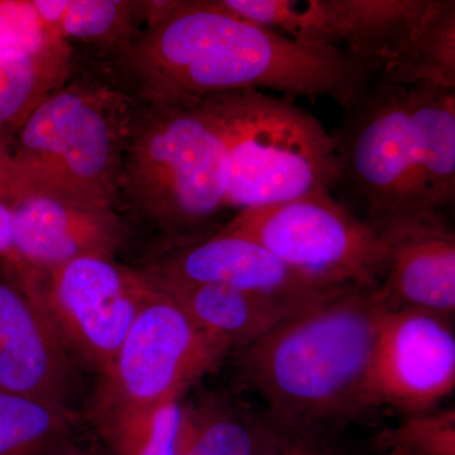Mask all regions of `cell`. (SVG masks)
Masks as SVG:
<instances>
[{
    "instance_id": "7402d4cb",
    "label": "cell",
    "mask_w": 455,
    "mask_h": 455,
    "mask_svg": "<svg viewBox=\"0 0 455 455\" xmlns=\"http://www.w3.org/2000/svg\"><path fill=\"white\" fill-rule=\"evenodd\" d=\"M76 423L65 407L0 390V455H47Z\"/></svg>"
},
{
    "instance_id": "ba28073f",
    "label": "cell",
    "mask_w": 455,
    "mask_h": 455,
    "mask_svg": "<svg viewBox=\"0 0 455 455\" xmlns=\"http://www.w3.org/2000/svg\"><path fill=\"white\" fill-rule=\"evenodd\" d=\"M229 353L227 344L203 331L155 283L109 372L101 377L94 405L154 406L180 400Z\"/></svg>"
},
{
    "instance_id": "5bb4252c",
    "label": "cell",
    "mask_w": 455,
    "mask_h": 455,
    "mask_svg": "<svg viewBox=\"0 0 455 455\" xmlns=\"http://www.w3.org/2000/svg\"><path fill=\"white\" fill-rule=\"evenodd\" d=\"M146 271L180 283L223 284L271 295H313L348 289L307 276L248 236L226 229L209 238L171 248Z\"/></svg>"
},
{
    "instance_id": "5b68a950",
    "label": "cell",
    "mask_w": 455,
    "mask_h": 455,
    "mask_svg": "<svg viewBox=\"0 0 455 455\" xmlns=\"http://www.w3.org/2000/svg\"><path fill=\"white\" fill-rule=\"evenodd\" d=\"M203 98L226 140L228 208L239 212L339 188L333 134L291 99L259 90Z\"/></svg>"
},
{
    "instance_id": "603a6c76",
    "label": "cell",
    "mask_w": 455,
    "mask_h": 455,
    "mask_svg": "<svg viewBox=\"0 0 455 455\" xmlns=\"http://www.w3.org/2000/svg\"><path fill=\"white\" fill-rule=\"evenodd\" d=\"M140 20L137 2L132 0H70L59 36L94 44L114 56L139 36Z\"/></svg>"
},
{
    "instance_id": "6da1fadb",
    "label": "cell",
    "mask_w": 455,
    "mask_h": 455,
    "mask_svg": "<svg viewBox=\"0 0 455 455\" xmlns=\"http://www.w3.org/2000/svg\"><path fill=\"white\" fill-rule=\"evenodd\" d=\"M116 85L136 103L239 90L357 103L376 70L339 47L307 46L245 20L220 0H180L163 22L114 55Z\"/></svg>"
},
{
    "instance_id": "8992f818",
    "label": "cell",
    "mask_w": 455,
    "mask_h": 455,
    "mask_svg": "<svg viewBox=\"0 0 455 455\" xmlns=\"http://www.w3.org/2000/svg\"><path fill=\"white\" fill-rule=\"evenodd\" d=\"M223 229L248 236L290 267L322 283L359 289L381 286V239L331 194L243 209Z\"/></svg>"
},
{
    "instance_id": "ffe728a7",
    "label": "cell",
    "mask_w": 455,
    "mask_h": 455,
    "mask_svg": "<svg viewBox=\"0 0 455 455\" xmlns=\"http://www.w3.org/2000/svg\"><path fill=\"white\" fill-rule=\"evenodd\" d=\"M94 405L92 421L116 455H178L181 403Z\"/></svg>"
},
{
    "instance_id": "52a82bcc",
    "label": "cell",
    "mask_w": 455,
    "mask_h": 455,
    "mask_svg": "<svg viewBox=\"0 0 455 455\" xmlns=\"http://www.w3.org/2000/svg\"><path fill=\"white\" fill-rule=\"evenodd\" d=\"M333 134L340 184L366 206L368 226L442 212L431 205L416 163L407 88L374 79Z\"/></svg>"
},
{
    "instance_id": "4fadbf2b",
    "label": "cell",
    "mask_w": 455,
    "mask_h": 455,
    "mask_svg": "<svg viewBox=\"0 0 455 455\" xmlns=\"http://www.w3.org/2000/svg\"><path fill=\"white\" fill-rule=\"evenodd\" d=\"M385 248L381 286L390 309L455 311V235L442 212L374 228Z\"/></svg>"
},
{
    "instance_id": "277c9868",
    "label": "cell",
    "mask_w": 455,
    "mask_h": 455,
    "mask_svg": "<svg viewBox=\"0 0 455 455\" xmlns=\"http://www.w3.org/2000/svg\"><path fill=\"white\" fill-rule=\"evenodd\" d=\"M136 103L114 82H68L12 140L33 194L116 208Z\"/></svg>"
},
{
    "instance_id": "4316f807",
    "label": "cell",
    "mask_w": 455,
    "mask_h": 455,
    "mask_svg": "<svg viewBox=\"0 0 455 455\" xmlns=\"http://www.w3.org/2000/svg\"><path fill=\"white\" fill-rule=\"evenodd\" d=\"M31 194V182L14 157L12 143L0 137V203L13 208L20 200Z\"/></svg>"
},
{
    "instance_id": "9a60e30c",
    "label": "cell",
    "mask_w": 455,
    "mask_h": 455,
    "mask_svg": "<svg viewBox=\"0 0 455 455\" xmlns=\"http://www.w3.org/2000/svg\"><path fill=\"white\" fill-rule=\"evenodd\" d=\"M146 272L203 331L223 341L230 350L241 348L317 302L357 289L348 287L313 295H271L223 284L180 283Z\"/></svg>"
},
{
    "instance_id": "3957f363",
    "label": "cell",
    "mask_w": 455,
    "mask_h": 455,
    "mask_svg": "<svg viewBox=\"0 0 455 455\" xmlns=\"http://www.w3.org/2000/svg\"><path fill=\"white\" fill-rule=\"evenodd\" d=\"M228 188L226 140L205 99L136 103L118 204L175 248L196 242L228 208Z\"/></svg>"
},
{
    "instance_id": "d6986e66",
    "label": "cell",
    "mask_w": 455,
    "mask_h": 455,
    "mask_svg": "<svg viewBox=\"0 0 455 455\" xmlns=\"http://www.w3.org/2000/svg\"><path fill=\"white\" fill-rule=\"evenodd\" d=\"M74 49L51 36L32 52H0V137L12 143L29 116L70 79Z\"/></svg>"
},
{
    "instance_id": "4dcf8cb0",
    "label": "cell",
    "mask_w": 455,
    "mask_h": 455,
    "mask_svg": "<svg viewBox=\"0 0 455 455\" xmlns=\"http://www.w3.org/2000/svg\"><path fill=\"white\" fill-rule=\"evenodd\" d=\"M386 454H387V455H405L403 453H401V451H386Z\"/></svg>"
},
{
    "instance_id": "f1b7e54d",
    "label": "cell",
    "mask_w": 455,
    "mask_h": 455,
    "mask_svg": "<svg viewBox=\"0 0 455 455\" xmlns=\"http://www.w3.org/2000/svg\"><path fill=\"white\" fill-rule=\"evenodd\" d=\"M68 3L70 0H32L33 8L41 25L51 35L59 36L60 27L64 20Z\"/></svg>"
},
{
    "instance_id": "7a4b0ae2",
    "label": "cell",
    "mask_w": 455,
    "mask_h": 455,
    "mask_svg": "<svg viewBox=\"0 0 455 455\" xmlns=\"http://www.w3.org/2000/svg\"><path fill=\"white\" fill-rule=\"evenodd\" d=\"M388 309L382 286L317 302L235 349L238 381L283 433L341 436L372 411L368 371Z\"/></svg>"
},
{
    "instance_id": "484cf974",
    "label": "cell",
    "mask_w": 455,
    "mask_h": 455,
    "mask_svg": "<svg viewBox=\"0 0 455 455\" xmlns=\"http://www.w3.org/2000/svg\"><path fill=\"white\" fill-rule=\"evenodd\" d=\"M263 455H353L341 436L281 433L280 438Z\"/></svg>"
},
{
    "instance_id": "83f0119b",
    "label": "cell",
    "mask_w": 455,
    "mask_h": 455,
    "mask_svg": "<svg viewBox=\"0 0 455 455\" xmlns=\"http://www.w3.org/2000/svg\"><path fill=\"white\" fill-rule=\"evenodd\" d=\"M0 259L13 266L27 280L33 281L18 257L13 235V214L12 208L0 203Z\"/></svg>"
},
{
    "instance_id": "30bf717a",
    "label": "cell",
    "mask_w": 455,
    "mask_h": 455,
    "mask_svg": "<svg viewBox=\"0 0 455 455\" xmlns=\"http://www.w3.org/2000/svg\"><path fill=\"white\" fill-rule=\"evenodd\" d=\"M455 386L451 319L412 309H388L377 334L367 377L371 410L403 415L431 411Z\"/></svg>"
},
{
    "instance_id": "44dd1931",
    "label": "cell",
    "mask_w": 455,
    "mask_h": 455,
    "mask_svg": "<svg viewBox=\"0 0 455 455\" xmlns=\"http://www.w3.org/2000/svg\"><path fill=\"white\" fill-rule=\"evenodd\" d=\"M379 82L403 86L427 83L455 89L453 0H430L423 23L405 57Z\"/></svg>"
},
{
    "instance_id": "f546056e",
    "label": "cell",
    "mask_w": 455,
    "mask_h": 455,
    "mask_svg": "<svg viewBox=\"0 0 455 455\" xmlns=\"http://www.w3.org/2000/svg\"><path fill=\"white\" fill-rule=\"evenodd\" d=\"M47 455H100L97 453H92V451H83V449L79 448H70L68 445L61 444L60 447L53 449L52 451H50Z\"/></svg>"
},
{
    "instance_id": "cb8c5ba5",
    "label": "cell",
    "mask_w": 455,
    "mask_h": 455,
    "mask_svg": "<svg viewBox=\"0 0 455 455\" xmlns=\"http://www.w3.org/2000/svg\"><path fill=\"white\" fill-rule=\"evenodd\" d=\"M376 445L405 455H455L454 407L406 415L396 427L382 431Z\"/></svg>"
},
{
    "instance_id": "d4e9b609",
    "label": "cell",
    "mask_w": 455,
    "mask_h": 455,
    "mask_svg": "<svg viewBox=\"0 0 455 455\" xmlns=\"http://www.w3.org/2000/svg\"><path fill=\"white\" fill-rule=\"evenodd\" d=\"M51 36L41 25L32 0H0V52H32Z\"/></svg>"
},
{
    "instance_id": "9c48e42d",
    "label": "cell",
    "mask_w": 455,
    "mask_h": 455,
    "mask_svg": "<svg viewBox=\"0 0 455 455\" xmlns=\"http://www.w3.org/2000/svg\"><path fill=\"white\" fill-rule=\"evenodd\" d=\"M42 304L76 358L106 376L155 291L146 271L114 257H82L37 281Z\"/></svg>"
},
{
    "instance_id": "e0dca14e",
    "label": "cell",
    "mask_w": 455,
    "mask_h": 455,
    "mask_svg": "<svg viewBox=\"0 0 455 455\" xmlns=\"http://www.w3.org/2000/svg\"><path fill=\"white\" fill-rule=\"evenodd\" d=\"M265 411L229 396L181 405L178 455H263L281 436Z\"/></svg>"
},
{
    "instance_id": "ac0fdd59",
    "label": "cell",
    "mask_w": 455,
    "mask_h": 455,
    "mask_svg": "<svg viewBox=\"0 0 455 455\" xmlns=\"http://www.w3.org/2000/svg\"><path fill=\"white\" fill-rule=\"evenodd\" d=\"M407 88V114L416 163L431 205L455 197V89L421 83Z\"/></svg>"
},
{
    "instance_id": "8fae6325",
    "label": "cell",
    "mask_w": 455,
    "mask_h": 455,
    "mask_svg": "<svg viewBox=\"0 0 455 455\" xmlns=\"http://www.w3.org/2000/svg\"><path fill=\"white\" fill-rule=\"evenodd\" d=\"M76 361L37 286L0 259V390L74 411Z\"/></svg>"
},
{
    "instance_id": "2e32d148",
    "label": "cell",
    "mask_w": 455,
    "mask_h": 455,
    "mask_svg": "<svg viewBox=\"0 0 455 455\" xmlns=\"http://www.w3.org/2000/svg\"><path fill=\"white\" fill-rule=\"evenodd\" d=\"M430 0H324L325 37L376 70L390 74L405 57Z\"/></svg>"
},
{
    "instance_id": "7c38bea8",
    "label": "cell",
    "mask_w": 455,
    "mask_h": 455,
    "mask_svg": "<svg viewBox=\"0 0 455 455\" xmlns=\"http://www.w3.org/2000/svg\"><path fill=\"white\" fill-rule=\"evenodd\" d=\"M12 214L18 257L35 283L71 260L114 257L127 238V226L116 208L31 194Z\"/></svg>"
}]
</instances>
